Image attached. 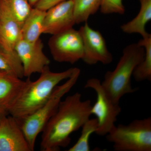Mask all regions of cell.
<instances>
[{
  "mask_svg": "<svg viewBox=\"0 0 151 151\" xmlns=\"http://www.w3.org/2000/svg\"><path fill=\"white\" fill-rule=\"evenodd\" d=\"M66 0H40L34 7L47 11L53 6Z\"/></svg>",
  "mask_w": 151,
  "mask_h": 151,
  "instance_id": "7402d4cb",
  "label": "cell"
},
{
  "mask_svg": "<svg viewBox=\"0 0 151 151\" xmlns=\"http://www.w3.org/2000/svg\"><path fill=\"white\" fill-rule=\"evenodd\" d=\"M84 87L93 89L97 95L96 102L91 110V114L96 116L98 122L95 134L102 137L106 136L116 126L117 118L122 112L121 106L111 98L100 79L89 78Z\"/></svg>",
  "mask_w": 151,
  "mask_h": 151,
  "instance_id": "8992f818",
  "label": "cell"
},
{
  "mask_svg": "<svg viewBox=\"0 0 151 151\" xmlns=\"http://www.w3.org/2000/svg\"><path fill=\"white\" fill-rule=\"evenodd\" d=\"M80 73V69L77 68L65 82L55 87L48 100L40 108L24 120L18 122L31 151L34 150L38 135L56 112L63 97L76 84Z\"/></svg>",
  "mask_w": 151,
  "mask_h": 151,
  "instance_id": "277c9868",
  "label": "cell"
},
{
  "mask_svg": "<svg viewBox=\"0 0 151 151\" xmlns=\"http://www.w3.org/2000/svg\"><path fill=\"white\" fill-rule=\"evenodd\" d=\"M22 24L5 3L0 0V40L14 50L21 37Z\"/></svg>",
  "mask_w": 151,
  "mask_h": 151,
  "instance_id": "7c38bea8",
  "label": "cell"
},
{
  "mask_svg": "<svg viewBox=\"0 0 151 151\" xmlns=\"http://www.w3.org/2000/svg\"><path fill=\"white\" fill-rule=\"evenodd\" d=\"M116 151H151V118L119 124L106 135Z\"/></svg>",
  "mask_w": 151,
  "mask_h": 151,
  "instance_id": "5b68a950",
  "label": "cell"
},
{
  "mask_svg": "<svg viewBox=\"0 0 151 151\" xmlns=\"http://www.w3.org/2000/svg\"><path fill=\"white\" fill-rule=\"evenodd\" d=\"M100 9L104 14H118L123 15L125 12L123 0H102Z\"/></svg>",
  "mask_w": 151,
  "mask_h": 151,
  "instance_id": "44dd1931",
  "label": "cell"
},
{
  "mask_svg": "<svg viewBox=\"0 0 151 151\" xmlns=\"http://www.w3.org/2000/svg\"><path fill=\"white\" fill-rule=\"evenodd\" d=\"M141 8L137 16L130 21L122 24L121 29L125 33H137L142 38L150 35L147 32L146 26L151 20V0H139Z\"/></svg>",
  "mask_w": 151,
  "mask_h": 151,
  "instance_id": "9a60e30c",
  "label": "cell"
},
{
  "mask_svg": "<svg viewBox=\"0 0 151 151\" xmlns=\"http://www.w3.org/2000/svg\"><path fill=\"white\" fill-rule=\"evenodd\" d=\"M137 43L145 48V53L142 60L135 68L132 76L138 82L151 81V35L142 38Z\"/></svg>",
  "mask_w": 151,
  "mask_h": 151,
  "instance_id": "e0dca14e",
  "label": "cell"
},
{
  "mask_svg": "<svg viewBox=\"0 0 151 151\" xmlns=\"http://www.w3.org/2000/svg\"><path fill=\"white\" fill-rule=\"evenodd\" d=\"M46 11L32 8L23 22L21 31L22 38L34 42L40 38L43 34V23Z\"/></svg>",
  "mask_w": 151,
  "mask_h": 151,
  "instance_id": "5bb4252c",
  "label": "cell"
},
{
  "mask_svg": "<svg viewBox=\"0 0 151 151\" xmlns=\"http://www.w3.org/2000/svg\"><path fill=\"white\" fill-rule=\"evenodd\" d=\"M43 49L40 38L30 42L21 37L18 41L14 49L22 63L24 77L28 78L33 73H40L49 65L50 60L44 53Z\"/></svg>",
  "mask_w": 151,
  "mask_h": 151,
  "instance_id": "9c48e42d",
  "label": "cell"
},
{
  "mask_svg": "<svg viewBox=\"0 0 151 151\" xmlns=\"http://www.w3.org/2000/svg\"><path fill=\"white\" fill-rule=\"evenodd\" d=\"M26 81L12 73L0 75V108L8 113L25 84ZM9 114V113H8Z\"/></svg>",
  "mask_w": 151,
  "mask_h": 151,
  "instance_id": "4fadbf2b",
  "label": "cell"
},
{
  "mask_svg": "<svg viewBox=\"0 0 151 151\" xmlns=\"http://www.w3.org/2000/svg\"><path fill=\"white\" fill-rule=\"evenodd\" d=\"M48 45L55 61L73 64L84 55L83 41L79 31L73 28L52 35Z\"/></svg>",
  "mask_w": 151,
  "mask_h": 151,
  "instance_id": "52a82bcc",
  "label": "cell"
},
{
  "mask_svg": "<svg viewBox=\"0 0 151 151\" xmlns=\"http://www.w3.org/2000/svg\"><path fill=\"white\" fill-rule=\"evenodd\" d=\"M4 72H5V71H3V70H0V75H1V74L2 73H4Z\"/></svg>",
  "mask_w": 151,
  "mask_h": 151,
  "instance_id": "d4e9b609",
  "label": "cell"
},
{
  "mask_svg": "<svg viewBox=\"0 0 151 151\" xmlns=\"http://www.w3.org/2000/svg\"><path fill=\"white\" fill-rule=\"evenodd\" d=\"M76 68H71L62 72H54L47 66L35 81H31L28 77L18 97L9 110V114L18 122L30 116L47 101L55 87L61 81L70 78Z\"/></svg>",
  "mask_w": 151,
  "mask_h": 151,
  "instance_id": "7a4b0ae2",
  "label": "cell"
},
{
  "mask_svg": "<svg viewBox=\"0 0 151 151\" xmlns=\"http://www.w3.org/2000/svg\"><path fill=\"white\" fill-rule=\"evenodd\" d=\"M76 23L73 0H66L46 11L43 34L54 35L73 28Z\"/></svg>",
  "mask_w": 151,
  "mask_h": 151,
  "instance_id": "30bf717a",
  "label": "cell"
},
{
  "mask_svg": "<svg viewBox=\"0 0 151 151\" xmlns=\"http://www.w3.org/2000/svg\"><path fill=\"white\" fill-rule=\"evenodd\" d=\"M81 134L76 142L70 148L68 151H89V139L91 135L95 133L98 128L96 118L89 119L81 127Z\"/></svg>",
  "mask_w": 151,
  "mask_h": 151,
  "instance_id": "d6986e66",
  "label": "cell"
},
{
  "mask_svg": "<svg viewBox=\"0 0 151 151\" xmlns=\"http://www.w3.org/2000/svg\"><path fill=\"white\" fill-rule=\"evenodd\" d=\"M78 31L83 41L84 55L82 60L84 63L93 65L98 62L104 65L112 62L113 55L108 50L105 39L100 31L93 29L87 22Z\"/></svg>",
  "mask_w": 151,
  "mask_h": 151,
  "instance_id": "ba28073f",
  "label": "cell"
},
{
  "mask_svg": "<svg viewBox=\"0 0 151 151\" xmlns=\"http://www.w3.org/2000/svg\"><path fill=\"white\" fill-rule=\"evenodd\" d=\"M0 151H31L18 121L10 115L0 122Z\"/></svg>",
  "mask_w": 151,
  "mask_h": 151,
  "instance_id": "8fae6325",
  "label": "cell"
},
{
  "mask_svg": "<svg viewBox=\"0 0 151 151\" xmlns=\"http://www.w3.org/2000/svg\"><path fill=\"white\" fill-rule=\"evenodd\" d=\"M76 24L86 22L100 9L102 0H73Z\"/></svg>",
  "mask_w": 151,
  "mask_h": 151,
  "instance_id": "ac0fdd59",
  "label": "cell"
},
{
  "mask_svg": "<svg viewBox=\"0 0 151 151\" xmlns=\"http://www.w3.org/2000/svg\"><path fill=\"white\" fill-rule=\"evenodd\" d=\"M145 48L138 43L129 45L123 50V54L116 68L105 73L101 82L106 91L115 102L127 94L137 91L132 86L131 78L135 68L145 57Z\"/></svg>",
  "mask_w": 151,
  "mask_h": 151,
  "instance_id": "3957f363",
  "label": "cell"
},
{
  "mask_svg": "<svg viewBox=\"0 0 151 151\" xmlns=\"http://www.w3.org/2000/svg\"><path fill=\"white\" fill-rule=\"evenodd\" d=\"M0 70L20 78L24 77L23 68L18 55L0 40Z\"/></svg>",
  "mask_w": 151,
  "mask_h": 151,
  "instance_id": "2e32d148",
  "label": "cell"
},
{
  "mask_svg": "<svg viewBox=\"0 0 151 151\" xmlns=\"http://www.w3.org/2000/svg\"><path fill=\"white\" fill-rule=\"evenodd\" d=\"M40 0H29L30 4L32 6H34Z\"/></svg>",
  "mask_w": 151,
  "mask_h": 151,
  "instance_id": "cb8c5ba5",
  "label": "cell"
},
{
  "mask_svg": "<svg viewBox=\"0 0 151 151\" xmlns=\"http://www.w3.org/2000/svg\"><path fill=\"white\" fill-rule=\"evenodd\" d=\"M8 115V113L6 111L0 108V122L2 120L3 118Z\"/></svg>",
  "mask_w": 151,
  "mask_h": 151,
  "instance_id": "603a6c76",
  "label": "cell"
},
{
  "mask_svg": "<svg viewBox=\"0 0 151 151\" xmlns=\"http://www.w3.org/2000/svg\"><path fill=\"white\" fill-rule=\"evenodd\" d=\"M92 105L90 100H82L78 92L61 100L42 132L41 150L58 151L67 147L70 134L89 119Z\"/></svg>",
  "mask_w": 151,
  "mask_h": 151,
  "instance_id": "6da1fadb",
  "label": "cell"
},
{
  "mask_svg": "<svg viewBox=\"0 0 151 151\" xmlns=\"http://www.w3.org/2000/svg\"><path fill=\"white\" fill-rule=\"evenodd\" d=\"M12 11L21 24H22L32 9L29 0H2Z\"/></svg>",
  "mask_w": 151,
  "mask_h": 151,
  "instance_id": "ffe728a7",
  "label": "cell"
}]
</instances>
